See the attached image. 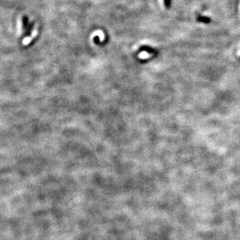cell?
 Instances as JSON below:
<instances>
[{
  "label": "cell",
  "instance_id": "1",
  "mask_svg": "<svg viewBox=\"0 0 240 240\" xmlns=\"http://www.w3.org/2000/svg\"><path fill=\"white\" fill-rule=\"evenodd\" d=\"M37 34H38V31H37V25L35 26V27H34V31H33L32 34H31V35L29 36V37H26V38H24L23 40V45H27L28 44H30V42L31 41L33 40V39L34 38V37H36V36L37 35Z\"/></svg>",
  "mask_w": 240,
  "mask_h": 240
},
{
  "label": "cell",
  "instance_id": "2",
  "mask_svg": "<svg viewBox=\"0 0 240 240\" xmlns=\"http://www.w3.org/2000/svg\"><path fill=\"white\" fill-rule=\"evenodd\" d=\"M197 21L200 22V23H211V19L208 17L197 16Z\"/></svg>",
  "mask_w": 240,
  "mask_h": 240
},
{
  "label": "cell",
  "instance_id": "3",
  "mask_svg": "<svg viewBox=\"0 0 240 240\" xmlns=\"http://www.w3.org/2000/svg\"><path fill=\"white\" fill-rule=\"evenodd\" d=\"M151 54L148 53V52L146 51H143L142 52L141 54H139V58H142V59H145V58H149V57H151Z\"/></svg>",
  "mask_w": 240,
  "mask_h": 240
},
{
  "label": "cell",
  "instance_id": "4",
  "mask_svg": "<svg viewBox=\"0 0 240 240\" xmlns=\"http://www.w3.org/2000/svg\"><path fill=\"white\" fill-rule=\"evenodd\" d=\"M18 28L19 31H20V34H21V31H22V22L21 20H18Z\"/></svg>",
  "mask_w": 240,
  "mask_h": 240
},
{
  "label": "cell",
  "instance_id": "5",
  "mask_svg": "<svg viewBox=\"0 0 240 240\" xmlns=\"http://www.w3.org/2000/svg\"><path fill=\"white\" fill-rule=\"evenodd\" d=\"M165 1V5L166 7H170V0H164Z\"/></svg>",
  "mask_w": 240,
  "mask_h": 240
}]
</instances>
